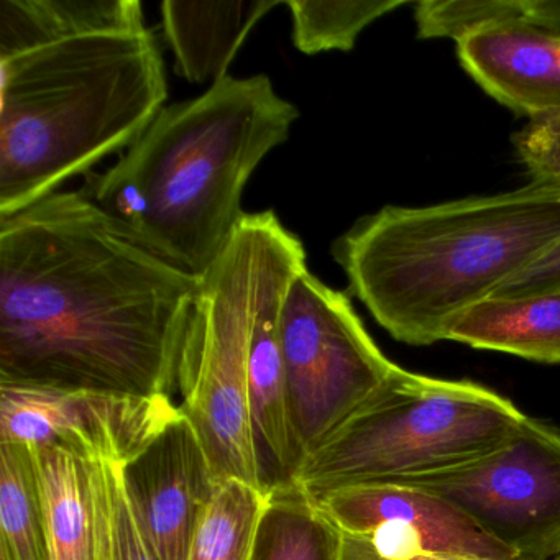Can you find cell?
<instances>
[{"instance_id": "cell-1", "label": "cell", "mask_w": 560, "mask_h": 560, "mask_svg": "<svg viewBox=\"0 0 560 560\" xmlns=\"http://www.w3.org/2000/svg\"><path fill=\"white\" fill-rule=\"evenodd\" d=\"M198 288L83 191L0 218V382L172 398Z\"/></svg>"}, {"instance_id": "cell-2", "label": "cell", "mask_w": 560, "mask_h": 560, "mask_svg": "<svg viewBox=\"0 0 560 560\" xmlns=\"http://www.w3.org/2000/svg\"><path fill=\"white\" fill-rule=\"evenodd\" d=\"M298 117L267 74H228L163 107L116 165L88 175L83 192L153 254L202 277L244 219L245 185Z\"/></svg>"}, {"instance_id": "cell-3", "label": "cell", "mask_w": 560, "mask_h": 560, "mask_svg": "<svg viewBox=\"0 0 560 560\" xmlns=\"http://www.w3.org/2000/svg\"><path fill=\"white\" fill-rule=\"evenodd\" d=\"M559 242L560 185L530 183L444 205L386 206L343 234L334 257L383 329L432 346Z\"/></svg>"}, {"instance_id": "cell-4", "label": "cell", "mask_w": 560, "mask_h": 560, "mask_svg": "<svg viewBox=\"0 0 560 560\" xmlns=\"http://www.w3.org/2000/svg\"><path fill=\"white\" fill-rule=\"evenodd\" d=\"M166 97L165 63L149 28L0 60V218L130 149Z\"/></svg>"}, {"instance_id": "cell-5", "label": "cell", "mask_w": 560, "mask_h": 560, "mask_svg": "<svg viewBox=\"0 0 560 560\" xmlns=\"http://www.w3.org/2000/svg\"><path fill=\"white\" fill-rule=\"evenodd\" d=\"M306 267L300 238L273 211L245 214L199 277L179 359V408L201 439L215 480L270 487L250 409L258 313L280 278Z\"/></svg>"}, {"instance_id": "cell-6", "label": "cell", "mask_w": 560, "mask_h": 560, "mask_svg": "<svg viewBox=\"0 0 560 560\" xmlns=\"http://www.w3.org/2000/svg\"><path fill=\"white\" fill-rule=\"evenodd\" d=\"M524 418L510 399L477 383L429 378L396 365L287 483L319 498L451 470L500 445Z\"/></svg>"}, {"instance_id": "cell-7", "label": "cell", "mask_w": 560, "mask_h": 560, "mask_svg": "<svg viewBox=\"0 0 560 560\" xmlns=\"http://www.w3.org/2000/svg\"><path fill=\"white\" fill-rule=\"evenodd\" d=\"M280 339L301 464L375 395L396 365L366 332L347 294L307 268L284 298Z\"/></svg>"}, {"instance_id": "cell-8", "label": "cell", "mask_w": 560, "mask_h": 560, "mask_svg": "<svg viewBox=\"0 0 560 560\" xmlns=\"http://www.w3.org/2000/svg\"><path fill=\"white\" fill-rule=\"evenodd\" d=\"M451 503L516 560L560 557V431L524 418L460 467L399 481Z\"/></svg>"}, {"instance_id": "cell-9", "label": "cell", "mask_w": 560, "mask_h": 560, "mask_svg": "<svg viewBox=\"0 0 560 560\" xmlns=\"http://www.w3.org/2000/svg\"><path fill=\"white\" fill-rule=\"evenodd\" d=\"M343 534L383 560L435 556L516 560L447 501L402 483L340 488L314 498Z\"/></svg>"}, {"instance_id": "cell-10", "label": "cell", "mask_w": 560, "mask_h": 560, "mask_svg": "<svg viewBox=\"0 0 560 560\" xmlns=\"http://www.w3.org/2000/svg\"><path fill=\"white\" fill-rule=\"evenodd\" d=\"M182 412L170 396L71 392L0 382V442L51 444L77 438L86 447L120 442L140 448Z\"/></svg>"}, {"instance_id": "cell-11", "label": "cell", "mask_w": 560, "mask_h": 560, "mask_svg": "<svg viewBox=\"0 0 560 560\" xmlns=\"http://www.w3.org/2000/svg\"><path fill=\"white\" fill-rule=\"evenodd\" d=\"M124 477L137 521L159 560H188L218 480L183 409L127 458Z\"/></svg>"}, {"instance_id": "cell-12", "label": "cell", "mask_w": 560, "mask_h": 560, "mask_svg": "<svg viewBox=\"0 0 560 560\" xmlns=\"http://www.w3.org/2000/svg\"><path fill=\"white\" fill-rule=\"evenodd\" d=\"M475 83L529 120L560 114V34L529 25H498L457 42Z\"/></svg>"}, {"instance_id": "cell-13", "label": "cell", "mask_w": 560, "mask_h": 560, "mask_svg": "<svg viewBox=\"0 0 560 560\" xmlns=\"http://www.w3.org/2000/svg\"><path fill=\"white\" fill-rule=\"evenodd\" d=\"M280 4L283 2L278 0H166L162 4L163 31L175 55L176 73L198 84H214L228 77L229 65L247 35Z\"/></svg>"}, {"instance_id": "cell-14", "label": "cell", "mask_w": 560, "mask_h": 560, "mask_svg": "<svg viewBox=\"0 0 560 560\" xmlns=\"http://www.w3.org/2000/svg\"><path fill=\"white\" fill-rule=\"evenodd\" d=\"M142 31L139 0H0V60L91 35Z\"/></svg>"}, {"instance_id": "cell-15", "label": "cell", "mask_w": 560, "mask_h": 560, "mask_svg": "<svg viewBox=\"0 0 560 560\" xmlns=\"http://www.w3.org/2000/svg\"><path fill=\"white\" fill-rule=\"evenodd\" d=\"M32 451L44 501L48 560H94L86 445L80 439L67 438Z\"/></svg>"}, {"instance_id": "cell-16", "label": "cell", "mask_w": 560, "mask_h": 560, "mask_svg": "<svg viewBox=\"0 0 560 560\" xmlns=\"http://www.w3.org/2000/svg\"><path fill=\"white\" fill-rule=\"evenodd\" d=\"M445 340L542 363H560V290L490 298L462 313Z\"/></svg>"}, {"instance_id": "cell-17", "label": "cell", "mask_w": 560, "mask_h": 560, "mask_svg": "<svg viewBox=\"0 0 560 560\" xmlns=\"http://www.w3.org/2000/svg\"><path fill=\"white\" fill-rule=\"evenodd\" d=\"M343 534L293 483H271L252 560H342Z\"/></svg>"}, {"instance_id": "cell-18", "label": "cell", "mask_w": 560, "mask_h": 560, "mask_svg": "<svg viewBox=\"0 0 560 560\" xmlns=\"http://www.w3.org/2000/svg\"><path fill=\"white\" fill-rule=\"evenodd\" d=\"M94 560H159L137 521L124 464L133 454L119 444L90 448Z\"/></svg>"}, {"instance_id": "cell-19", "label": "cell", "mask_w": 560, "mask_h": 560, "mask_svg": "<svg viewBox=\"0 0 560 560\" xmlns=\"http://www.w3.org/2000/svg\"><path fill=\"white\" fill-rule=\"evenodd\" d=\"M0 559L48 560L34 451L0 442Z\"/></svg>"}, {"instance_id": "cell-20", "label": "cell", "mask_w": 560, "mask_h": 560, "mask_svg": "<svg viewBox=\"0 0 560 560\" xmlns=\"http://www.w3.org/2000/svg\"><path fill=\"white\" fill-rule=\"evenodd\" d=\"M270 493L271 485L257 488L241 480L219 481L199 517L188 560H252Z\"/></svg>"}, {"instance_id": "cell-21", "label": "cell", "mask_w": 560, "mask_h": 560, "mask_svg": "<svg viewBox=\"0 0 560 560\" xmlns=\"http://www.w3.org/2000/svg\"><path fill=\"white\" fill-rule=\"evenodd\" d=\"M421 38L458 42L480 28L529 25L560 34V0H425L416 5Z\"/></svg>"}, {"instance_id": "cell-22", "label": "cell", "mask_w": 560, "mask_h": 560, "mask_svg": "<svg viewBox=\"0 0 560 560\" xmlns=\"http://www.w3.org/2000/svg\"><path fill=\"white\" fill-rule=\"evenodd\" d=\"M293 44L301 54L350 51L363 31L405 0H287Z\"/></svg>"}, {"instance_id": "cell-23", "label": "cell", "mask_w": 560, "mask_h": 560, "mask_svg": "<svg viewBox=\"0 0 560 560\" xmlns=\"http://www.w3.org/2000/svg\"><path fill=\"white\" fill-rule=\"evenodd\" d=\"M514 147L530 183L560 185V114L529 120L514 137Z\"/></svg>"}, {"instance_id": "cell-24", "label": "cell", "mask_w": 560, "mask_h": 560, "mask_svg": "<svg viewBox=\"0 0 560 560\" xmlns=\"http://www.w3.org/2000/svg\"><path fill=\"white\" fill-rule=\"evenodd\" d=\"M560 290V242L536 264L504 284L493 298H516Z\"/></svg>"}, {"instance_id": "cell-25", "label": "cell", "mask_w": 560, "mask_h": 560, "mask_svg": "<svg viewBox=\"0 0 560 560\" xmlns=\"http://www.w3.org/2000/svg\"><path fill=\"white\" fill-rule=\"evenodd\" d=\"M342 560H383L380 557L373 556L370 550H366L359 540L352 537L343 536V552ZM406 560H467V559H452V557H435V556H421L411 557Z\"/></svg>"}, {"instance_id": "cell-26", "label": "cell", "mask_w": 560, "mask_h": 560, "mask_svg": "<svg viewBox=\"0 0 560 560\" xmlns=\"http://www.w3.org/2000/svg\"><path fill=\"white\" fill-rule=\"evenodd\" d=\"M553 560H560V557H557V559H553Z\"/></svg>"}]
</instances>
